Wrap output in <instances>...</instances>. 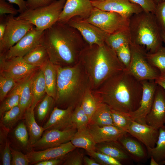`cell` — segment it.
I'll use <instances>...</instances> for the list:
<instances>
[{
	"label": "cell",
	"instance_id": "35",
	"mask_svg": "<svg viewBox=\"0 0 165 165\" xmlns=\"http://www.w3.org/2000/svg\"><path fill=\"white\" fill-rule=\"evenodd\" d=\"M19 105L7 111L0 117V124L10 130L23 117Z\"/></svg>",
	"mask_w": 165,
	"mask_h": 165
},
{
	"label": "cell",
	"instance_id": "13",
	"mask_svg": "<svg viewBox=\"0 0 165 165\" xmlns=\"http://www.w3.org/2000/svg\"><path fill=\"white\" fill-rule=\"evenodd\" d=\"M67 23L79 32L89 45L104 44L109 35L95 25L82 21L78 16L73 17Z\"/></svg>",
	"mask_w": 165,
	"mask_h": 165
},
{
	"label": "cell",
	"instance_id": "43",
	"mask_svg": "<svg viewBox=\"0 0 165 165\" xmlns=\"http://www.w3.org/2000/svg\"><path fill=\"white\" fill-rule=\"evenodd\" d=\"M117 57L121 63L126 69L129 66L131 57L130 44L121 46L116 52Z\"/></svg>",
	"mask_w": 165,
	"mask_h": 165
},
{
	"label": "cell",
	"instance_id": "20",
	"mask_svg": "<svg viewBox=\"0 0 165 165\" xmlns=\"http://www.w3.org/2000/svg\"><path fill=\"white\" fill-rule=\"evenodd\" d=\"M74 109L72 107L62 109L55 106L48 120L43 127L45 130H64L75 127L72 120V114Z\"/></svg>",
	"mask_w": 165,
	"mask_h": 165
},
{
	"label": "cell",
	"instance_id": "17",
	"mask_svg": "<svg viewBox=\"0 0 165 165\" xmlns=\"http://www.w3.org/2000/svg\"><path fill=\"white\" fill-rule=\"evenodd\" d=\"M93 6L100 9L118 13L127 17L144 11L138 5L130 0H104L92 2Z\"/></svg>",
	"mask_w": 165,
	"mask_h": 165
},
{
	"label": "cell",
	"instance_id": "54",
	"mask_svg": "<svg viewBox=\"0 0 165 165\" xmlns=\"http://www.w3.org/2000/svg\"><path fill=\"white\" fill-rule=\"evenodd\" d=\"M62 159H50L42 161L35 163V165H57L62 161Z\"/></svg>",
	"mask_w": 165,
	"mask_h": 165
},
{
	"label": "cell",
	"instance_id": "44",
	"mask_svg": "<svg viewBox=\"0 0 165 165\" xmlns=\"http://www.w3.org/2000/svg\"><path fill=\"white\" fill-rule=\"evenodd\" d=\"M153 13L161 31H165V1L156 5Z\"/></svg>",
	"mask_w": 165,
	"mask_h": 165
},
{
	"label": "cell",
	"instance_id": "30",
	"mask_svg": "<svg viewBox=\"0 0 165 165\" xmlns=\"http://www.w3.org/2000/svg\"><path fill=\"white\" fill-rule=\"evenodd\" d=\"M21 82V89L19 105L24 115L26 110L30 107L33 101L31 89L32 74Z\"/></svg>",
	"mask_w": 165,
	"mask_h": 165
},
{
	"label": "cell",
	"instance_id": "9",
	"mask_svg": "<svg viewBox=\"0 0 165 165\" xmlns=\"http://www.w3.org/2000/svg\"><path fill=\"white\" fill-rule=\"evenodd\" d=\"M6 31L0 41V54L5 53L34 27L29 22L17 19L12 15L6 16Z\"/></svg>",
	"mask_w": 165,
	"mask_h": 165
},
{
	"label": "cell",
	"instance_id": "10",
	"mask_svg": "<svg viewBox=\"0 0 165 165\" xmlns=\"http://www.w3.org/2000/svg\"><path fill=\"white\" fill-rule=\"evenodd\" d=\"M0 71L7 73L20 83L33 73L38 68L27 63L23 57L6 59L0 55Z\"/></svg>",
	"mask_w": 165,
	"mask_h": 165
},
{
	"label": "cell",
	"instance_id": "42",
	"mask_svg": "<svg viewBox=\"0 0 165 165\" xmlns=\"http://www.w3.org/2000/svg\"><path fill=\"white\" fill-rule=\"evenodd\" d=\"M88 154L100 165H122L118 160L105 154L96 151L87 152Z\"/></svg>",
	"mask_w": 165,
	"mask_h": 165
},
{
	"label": "cell",
	"instance_id": "53",
	"mask_svg": "<svg viewBox=\"0 0 165 165\" xmlns=\"http://www.w3.org/2000/svg\"><path fill=\"white\" fill-rule=\"evenodd\" d=\"M6 15L0 16V41L2 38L6 27Z\"/></svg>",
	"mask_w": 165,
	"mask_h": 165
},
{
	"label": "cell",
	"instance_id": "18",
	"mask_svg": "<svg viewBox=\"0 0 165 165\" xmlns=\"http://www.w3.org/2000/svg\"><path fill=\"white\" fill-rule=\"evenodd\" d=\"M76 148L70 141L59 146L49 148L39 151L32 150L26 154L30 164L50 159H62Z\"/></svg>",
	"mask_w": 165,
	"mask_h": 165
},
{
	"label": "cell",
	"instance_id": "29",
	"mask_svg": "<svg viewBox=\"0 0 165 165\" xmlns=\"http://www.w3.org/2000/svg\"><path fill=\"white\" fill-rule=\"evenodd\" d=\"M90 123L100 127L113 125L111 108L106 104L99 101Z\"/></svg>",
	"mask_w": 165,
	"mask_h": 165
},
{
	"label": "cell",
	"instance_id": "3",
	"mask_svg": "<svg viewBox=\"0 0 165 165\" xmlns=\"http://www.w3.org/2000/svg\"><path fill=\"white\" fill-rule=\"evenodd\" d=\"M79 61L90 79L92 90L97 88L109 78L126 68L115 51L105 42L101 45L88 44Z\"/></svg>",
	"mask_w": 165,
	"mask_h": 165
},
{
	"label": "cell",
	"instance_id": "32",
	"mask_svg": "<svg viewBox=\"0 0 165 165\" xmlns=\"http://www.w3.org/2000/svg\"><path fill=\"white\" fill-rule=\"evenodd\" d=\"M129 29L108 35L105 42L111 49L116 51L124 45L130 43Z\"/></svg>",
	"mask_w": 165,
	"mask_h": 165
},
{
	"label": "cell",
	"instance_id": "62",
	"mask_svg": "<svg viewBox=\"0 0 165 165\" xmlns=\"http://www.w3.org/2000/svg\"><path fill=\"white\" fill-rule=\"evenodd\" d=\"M160 77L165 78V75Z\"/></svg>",
	"mask_w": 165,
	"mask_h": 165
},
{
	"label": "cell",
	"instance_id": "1",
	"mask_svg": "<svg viewBox=\"0 0 165 165\" xmlns=\"http://www.w3.org/2000/svg\"><path fill=\"white\" fill-rule=\"evenodd\" d=\"M41 42L50 61L60 66L77 64L88 44L76 29L68 23L58 22L44 31Z\"/></svg>",
	"mask_w": 165,
	"mask_h": 165
},
{
	"label": "cell",
	"instance_id": "57",
	"mask_svg": "<svg viewBox=\"0 0 165 165\" xmlns=\"http://www.w3.org/2000/svg\"><path fill=\"white\" fill-rule=\"evenodd\" d=\"M151 160L150 163V165H159V163L152 156L150 157Z\"/></svg>",
	"mask_w": 165,
	"mask_h": 165
},
{
	"label": "cell",
	"instance_id": "33",
	"mask_svg": "<svg viewBox=\"0 0 165 165\" xmlns=\"http://www.w3.org/2000/svg\"><path fill=\"white\" fill-rule=\"evenodd\" d=\"M21 89V82L18 83L2 101L0 105V117L6 112L19 105Z\"/></svg>",
	"mask_w": 165,
	"mask_h": 165
},
{
	"label": "cell",
	"instance_id": "6",
	"mask_svg": "<svg viewBox=\"0 0 165 165\" xmlns=\"http://www.w3.org/2000/svg\"><path fill=\"white\" fill-rule=\"evenodd\" d=\"M66 1L57 0L49 5L28 9L16 18L28 21L37 29L44 31L58 21Z\"/></svg>",
	"mask_w": 165,
	"mask_h": 165
},
{
	"label": "cell",
	"instance_id": "50",
	"mask_svg": "<svg viewBox=\"0 0 165 165\" xmlns=\"http://www.w3.org/2000/svg\"><path fill=\"white\" fill-rule=\"evenodd\" d=\"M57 0H26L28 9H34L50 5Z\"/></svg>",
	"mask_w": 165,
	"mask_h": 165
},
{
	"label": "cell",
	"instance_id": "58",
	"mask_svg": "<svg viewBox=\"0 0 165 165\" xmlns=\"http://www.w3.org/2000/svg\"><path fill=\"white\" fill-rule=\"evenodd\" d=\"M161 35L162 41L164 44L165 47V31H161Z\"/></svg>",
	"mask_w": 165,
	"mask_h": 165
},
{
	"label": "cell",
	"instance_id": "36",
	"mask_svg": "<svg viewBox=\"0 0 165 165\" xmlns=\"http://www.w3.org/2000/svg\"><path fill=\"white\" fill-rule=\"evenodd\" d=\"M150 64L160 72V76L165 75V47L162 46L156 52L147 53Z\"/></svg>",
	"mask_w": 165,
	"mask_h": 165
},
{
	"label": "cell",
	"instance_id": "46",
	"mask_svg": "<svg viewBox=\"0 0 165 165\" xmlns=\"http://www.w3.org/2000/svg\"><path fill=\"white\" fill-rule=\"evenodd\" d=\"M12 154V165H28L30 164L26 154L13 149L10 147Z\"/></svg>",
	"mask_w": 165,
	"mask_h": 165
},
{
	"label": "cell",
	"instance_id": "51",
	"mask_svg": "<svg viewBox=\"0 0 165 165\" xmlns=\"http://www.w3.org/2000/svg\"><path fill=\"white\" fill-rule=\"evenodd\" d=\"M9 130L0 124V150L4 146L7 137Z\"/></svg>",
	"mask_w": 165,
	"mask_h": 165
},
{
	"label": "cell",
	"instance_id": "8",
	"mask_svg": "<svg viewBox=\"0 0 165 165\" xmlns=\"http://www.w3.org/2000/svg\"><path fill=\"white\" fill-rule=\"evenodd\" d=\"M131 57L126 69L135 79L141 82L155 80L160 76L159 70L149 62L147 52L142 48L130 43Z\"/></svg>",
	"mask_w": 165,
	"mask_h": 165
},
{
	"label": "cell",
	"instance_id": "45",
	"mask_svg": "<svg viewBox=\"0 0 165 165\" xmlns=\"http://www.w3.org/2000/svg\"><path fill=\"white\" fill-rule=\"evenodd\" d=\"M72 151L66 156L64 165H82L83 163L84 156L82 152L76 150Z\"/></svg>",
	"mask_w": 165,
	"mask_h": 165
},
{
	"label": "cell",
	"instance_id": "61",
	"mask_svg": "<svg viewBox=\"0 0 165 165\" xmlns=\"http://www.w3.org/2000/svg\"><path fill=\"white\" fill-rule=\"evenodd\" d=\"M92 2L100 1H102L104 0H91Z\"/></svg>",
	"mask_w": 165,
	"mask_h": 165
},
{
	"label": "cell",
	"instance_id": "4",
	"mask_svg": "<svg viewBox=\"0 0 165 165\" xmlns=\"http://www.w3.org/2000/svg\"><path fill=\"white\" fill-rule=\"evenodd\" d=\"M56 66L57 92L54 105L62 109L75 108L81 105L86 92L91 88L89 77L79 61L72 66Z\"/></svg>",
	"mask_w": 165,
	"mask_h": 165
},
{
	"label": "cell",
	"instance_id": "47",
	"mask_svg": "<svg viewBox=\"0 0 165 165\" xmlns=\"http://www.w3.org/2000/svg\"><path fill=\"white\" fill-rule=\"evenodd\" d=\"M0 156L2 165H11L12 154L9 142L7 139L3 147L0 150Z\"/></svg>",
	"mask_w": 165,
	"mask_h": 165
},
{
	"label": "cell",
	"instance_id": "52",
	"mask_svg": "<svg viewBox=\"0 0 165 165\" xmlns=\"http://www.w3.org/2000/svg\"><path fill=\"white\" fill-rule=\"evenodd\" d=\"M12 4L16 5L18 8L20 13H22L28 9L26 1L24 0H7Z\"/></svg>",
	"mask_w": 165,
	"mask_h": 165
},
{
	"label": "cell",
	"instance_id": "26",
	"mask_svg": "<svg viewBox=\"0 0 165 165\" xmlns=\"http://www.w3.org/2000/svg\"><path fill=\"white\" fill-rule=\"evenodd\" d=\"M24 61L32 66L40 68L49 60L47 52L41 42L23 57Z\"/></svg>",
	"mask_w": 165,
	"mask_h": 165
},
{
	"label": "cell",
	"instance_id": "15",
	"mask_svg": "<svg viewBox=\"0 0 165 165\" xmlns=\"http://www.w3.org/2000/svg\"><path fill=\"white\" fill-rule=\"evenodd\" d=\"M145 123L158 129L165 125V90L158 85L151 108L146 117Z\"/></svg>",
	"mask_w": 165,
	"mask_h": 165
},
{
	"label": "cell",
	"instance_id": "12",
	"mask_svg": "<svg viewBox=\"0 0 165 165\" xmlns=\"http://www.w3.org/2000/svg\"><path fill=\"white\" fill-rule=\"evenodd\" d=\"M142 93L140 105L135 111L127 113L132 120L141 124H146V117L151 108L157 84L154 80L141 82Z\"/></svg>",
	"mask_w": 165,
	"mask_h": 165
},
{
	"label": "cell",
	"instance_id": "2",
	"mask_svg": "<svg viewBox=\"0 0 165 165\" xmlns=\"http://www.w3.org/2000/svg\"><path fill=\"white\" fill-rule=\"evenodd\" d=\"M142 85L125 69L112 76L92 91L98 100L112 109L126 113L139 107Z\"/></svg>",
	"mask_w": 165,
	"mask_h": 165
},
{
	"label": "cell",
	"instance_id": "60",
	"mask_svg": "<svg viewBox=\"0 0 165 165\" xmlns=\"http://www.w3.org/2000/svg\"><path fill=\"white\" fill-rule=\"evenodd\" d=\"M165 164V160H163V161H161V162H160L159 163V165H163V164Z\"/></svg>",
	"mask_w": 165,
	"mask_h": 165
},
{
	"label": "cell",
	"instance_id": "24",
	"mask_svg": "<svg viewBox=\"0 0 165 165\" xmlns=\"http://www.w3.org/2000/svg\"><path fill=\"white\" fill-rule=\"evenodd\" d=\"M36 71L32 74L31 78L33 101L31 107L34 109L46 94V85L42 68V67L40 68L37 71Z\"/></svg>",
	"mask_w": 165,
	"mask_h": 165
},
{
	"label": "cell",
	"instance_id": "40",
	"mask_svg": "<svg viewBox=\"0 0 165 165\" xmlns=\"http://www.w3.org/2000/svg\"><path fill=\"white\" fill-rule=\"evenodd\" d=\"M72 120L77 130L87 128L90 123L88 116L80 105L76 106L73 110Z\"/></svg>",
	"mask_w": 165,
	"mask_h": 165
},
{
	"label": "cell",
	"instance_id": "34",
	"mask_svg": "<svg viewBox=\"0 0 165 165\" xmlns=\"http://www.w3.org/2000/svg\"><path fill=\"white\" fill-rule=\"evenodd\" d=\"M99 102V101L93 93L91 89L87 90L83 96L80 105L88 116L90 122Z\"/></svg>",
	"mask_w": 165,
	"mask_h": 165
},
{
	"label": "cell",
	"instance_id": "59",
	"mask_svg": "<svg viewBox=\"0 0 165 165\" xmlns=\"http://www.w3.org/2000/svg\"><path fill=\"white\" fill-rule=\"evenodd\" d=\"M155 2H156L158 3L160 2H161L165 1V0H154Z\"/></svg>",
	"mask_w": 165,
	"mask_h": 165
},
{
	"label": "cell",
	"instance_id": "37",
	"mask_svg": "<svg viewBox=\"0 0 165 165\" xmlns=\"http://www.w3.org/2000/svg\"><path fill=\"white\" fill-rule=\"evenodd\" d=\"M11 76L0 71V101L1 102L8 93L18 84Z\"/></svg>",
	"mask_w": 165,
	"mask_h": 165
},
{
	"label": "cell",
	"instance_id": "39",
	"mask_svg": "<svg viewBox=\"0 0 165 165\" xmlns=\"http://www.w3.org/2000/svg\"><path fill=\"white\" fill-rule=\"evenodd\" d=\"M54 99L46 94L36 106V113L38 119L43 121L46 118L51 108L54 105Z\"/></svg>",
	"mask_w": 165,
	"mask_h": 165
},
{
	"label": "cell",
	"instance_id": "23",
	"mask_svg": "<svg viewBox=\"0 0 165 165\" xmlns=\"http://www.w3.org/2000/svg\"><path fill=\"white\" fill-rule=\"evenodd\" d=\"M95 151L110 156L122 163V162L129 163L132 160L118 141L96 144Z\"/></svg>",
	"mask_w": 165,
	"mask_h": 165
},
{
	"label": "cell",
	"instance_id": "25",
	"mask_svg": "<svg viewBox=\"0 0 165 165\" xmlns=\"http://www.w3.org/2000/svg\"><path fill=\"white\" fill-rule=\"evenodd\" d=\"M24 116L29 136V147H31L40 139L45 130L43 127L38 125L36 122L34 109L31 107L28 108Z\"/></svg>",
	"mask_w": 165,
	"mask_h": 165
},
{
	"label": "cell",
	"instance_id": "22",
	"mask_svg": "<svg viewBox=\"0 0 165 165\" xmlns=\"http://www.w3.org/2000/svg\"><path fill=\"white\" fill-rule=\"evenodd\" d=\"M87 128L96 144L107 141H117L127 133L114 125L100 127L89 123Z\"/></svg>",
	"mask_w": 165,
	"mask_h": 165
},
{
	"label": "cell",
	"instance_id": "27",
	"mask_svg": "<svg viewBox=\"0 0 165 165\" xmlns=\"http://www.w3.org/2000/svg\"><path fill=\"white\" fill-rule=\"evenodd\" d=\"M41 67L43 72L46 94L55 100L57 92V66L49 60Z\"/></svg>",
	"mask_w": 165,
	"mask_h": 165
},
{
	"label": "cell",
	"instance_id": "55",
	"mask_svg": "<svg viewBox=\"0 0 165 165\" xmlns=\"http://www.w3.org/2000/svg\"><path fill=\"white\" fill-rule=\"evenodd\" d=\"M83 162L85 165H100L94 159L90 158L86 156H84Z\"/></svg>",
	"mask_w": 165,
	"mask_h": 165
},
{
	"label": "cell",
	"instance_id": "48",
	"mask_svg": "<svg viewBox=\"0 0 165 165\" xmlns=\"http://www.w3.org/2000/svg\"><path fill=\"white\" fill-rule=\"evenodd\" d=\"M140 6L144 11L153 13L156 4L154 0H130Z\"/></svg>",
	"mask_w": 165,
	"mask_h": 165
},
{
	"label": "cell",
	"instance_id": "16",
	"mask_svg": "<svg viewBox=\"0 0 165 165\" xmlns=\"http://www.w3.org/2000/svg\"><path fill=\"white\" fill-rule=\"evenodd\" d=\"M94 7L91 0H66L57 22L67 23L75 16L86 19L90 16Z\"/></svg>",
	"mask_w": 165,
	"mask_h": 165
},
{
	"label": "cell",
	"instance_id": "28",
	"mask_svg": "<svg viewBox=\"0 0 165 165\" xmlns=\"http://www.w3.org/2000/svg\"><path fill=\"white\" fill-rule=\"evenodd\" d=\"M70 141L76 148L84 149L87 152L95 150L96 144L87 128L77 130Z\"/></svg>",
	"mask_w": 165,
	"mask_h": 165
},
{
	"label": "cell",
	"instance_id": "7",
	"mask_svg": "<svg viewBox=\"0 0 165 165\" xmlns=\"http://www.w3.org/2000/svg\"><path fill=\"white\" fill-rule=\"evenodd\" d=\"M130 18L117 13L103 10L94 7L87 18L80 19L110 35L128 29Z\"/></svg>",
	"mask_w": 165,
	"mask_h": 165
},
{
	"label": "cell",
	"instance_id": "56",
	"mask_svg": "<svg viewBox=\"0 0 165 165\" xmlns=\"http://www.w3.org/2000/svg\"><path fill=\"white\" fill-rule=\"evenodd\" d=\"M156 82L162 87L165 90V78L160 77L155 80Z\"/></svg>",
	"mask_w": 165,
	"mask_h": 165
},
{
	"label": "cell",
	"instance_id": "5",
	"mask_svg": "<svg viewBox=\"0 0 165 165\" xmlns=\"http://www.w3.org/2000/svg\"><path fill=\"white\" fill-rule=\"evenodd\" d=\"M130 43L147 53H154L162 46L161 30L153 13L143 11L132 15L129 27Z\"/></svg>",
	"mask_w": 165,
	"mask_h": 165
},
{
	"label": "cell",
	"instance_id": "21",
	"mask_svg": "<svg viewBox=\"0 0 165 165\" xmlns=\"http://www.w3.org/2000/svg\"><path fill=\"white\" fill-rule=\"evenodd\" d=\"M131 159L136 162L144 161L148 157L147 150L143 144L127 133L118 141Z\"/></svg>",
	"mask_w": 165,
	"mask_h": 165
},
{
	"label": "cell",
	"instance_id": "31",
	"mask_svg": "<svg viewBox=\"0 0 165 165\" xmlns=\"http://www.w3.org/2000/svg\"><path fill=\"white\" fill-rule=\"evenodd\" d=\"M159 134L155 146L147 148L148 157L152 156L159 163L165 160V125L159 129Z\"/></svg>",
	"mask_w": 165,
	"mask_h": 165
},
{
	"label": "cell",
	"instance_id": "19",
	"mask_svg": "<svg viewBox=\"0 0 165 165\" xmlns=\"http://www.w3.org/2000/svg\"><path fill=\"white\" fill-rule=\"evenodd\" d=\"M127 133L140 141L147 148L155 146L159 131L146 124L140 123L132 120Z\"/></svg>",
	"mask_w": 165,
	"mask_h": 165
},
{
	"label": "cell",
	"instance_id": "41",
	"mask_svg": "<svg viewBox=\"0 0 165 165\" xmlns=\"http://www.w3.org/2000/svg\"><path fill=\"white\" fill-rule=\"evenodd\" d=\"M13 134L15 138L22 147L29 146V136L25 123H20L15 128Z\"/></svg>",
	"mask_w": 165,
	"mask_h": 165
},
{
	"label": "cell",
	"instance_id": "14",
	"mask_svg": "<svg viewBox=\"0 0 165 165\" xmlns=\"http://www.w3.org/2000/svg\"><path fill=\"white\" fill-rule=\"evenodd\" d=\"M77 130L75 127L64 130H46L40 139L31 147L42 150L59 146L70 141Z\"/></svg>",
	"mask_w": 165,
	"mask_h": 165
},
{
	"label": "cell",
	"instance_id": "49",
	"mask_svg": "<svg viewBox=\"0 0 165 165\" xmlns=\"http://www.w3.org/2000/svg\"><path fill=\"white\" fill-rule=\"evenodd\" d=\"M18 13V9H16L12 3L6 0H0V16L6 14L15 16Z\"/></svg>",
	"mask_w": 165,
	"mask_h": 165
},
{
	"label": "cell",
	"instance_id": "11",
	"mask_svg": "<svg viewBox=\"0 0 165 165\" xmlns=\"http://www.w3.org/2000/svg\"><path fill=\"white\" fill-rule=\"evenodd\" d=\"M44 31L38 30L34 26L5 53L0 55L6 59L23 57L41 42Z\"/></svg>",
	"mask_w": 165,
	"mask_h": 165
},
{
	"label": "cell",
	"instance_id": "38",
	"mask_svg": "<svg viewBox=\"0 0 165 165\" xmlns=\"http://www.w3.org/2000/svg\"><path fill=\"white\" fill-rule=\"evenodd\" d=\"M113 125L127 132L132 120L127 113L111 109Z\"/></svg>",
	"mask_w": 165,
	"mask_h": 165
}]
</instances>
